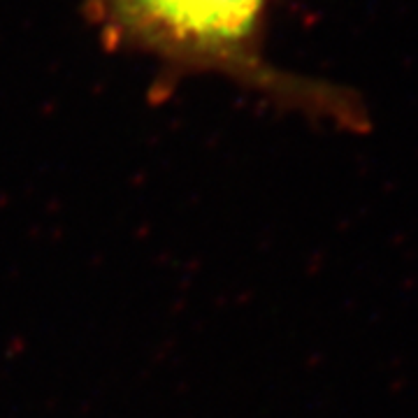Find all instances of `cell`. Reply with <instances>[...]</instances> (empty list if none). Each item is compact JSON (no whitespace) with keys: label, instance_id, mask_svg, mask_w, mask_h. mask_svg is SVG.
Instances as JSON below:
<instances>
[{"label":"cell","instance_id":"6da1fadb","mask_svg":"<svg viewBox=\"0 0 418 418\" xmlns=\"http://www.w3.org/2000/svg\"><path fill=\"white\" fill-rule=\"evenodd\" d=\"M275 0H81L86 23L112 54L149 61L156 86L217 77L279 112L341 132H367L358 93L283 70L265 49Z\"/></svg>","mask_w":418,"mask_h":418}]
</instances>
